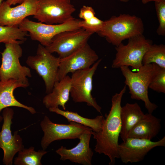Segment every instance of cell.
Returning a JSON list of instances; mask_svg holds the SVG:
<instances>
[{"label":"cell","instance_id":"4316f807","mask_svg":"<svg viewBox=\"0 0 165 165\" xmlns=\"http://www.w3.org/2000/svg\"><path fill=\"white\" fill-rule=\"evenodd\" d=\"M104 21L95 16L87 20H79V24L80 28L93 34L97 33L101 30Z\"/></svg>","mask_w":165,"mask_h":165},{"label":"cell","instance_id":"d6986e66","mask_svg":"<svg viewBox=\"0 0 165 165\" xmlns=\"http://www.w3.org/2000/svg\"><path fill=\"white\" fill-rule=\"evenodd\" d=\"M161 120L152 113L145 114V116L131 130L128 137L151 140L159 133L161 128Z\"/></svg>","mask_w":165,"mask_h":165},{"label":"cell","instance_id":"7a4b0ae2","mask_svg":"<svg viewBox=\"0 0 165 165\" xmlns=\"http://www.w3.org/2000/svg\"><path fill=\"white\" fill-rule=\"evenodd\" d=\"M144 26L141 18L135 15L120 14L104 21L97 33L109 43L117 46L126 39L143 34Z\"/></svg>","mask_w":165,"mask_h":165},{"label":"cell","instance_id":"4dcf8cb0","mask_svg":"<svg viewBox=\"0 0 165 165\" xmlns=\"http://www.w3.org/2000/svg\"><path fill=\"white\" fill-rule=\"evenodd\" d=\"M120 1L123 2H127L129 1V0H119Z\"/></svg>","mask_w":165,"mask_h":165},{"label":"cell","instance_id":"cb8c5ba5","mask_svg":"<svg viewBox=\"0 0 165 165\" xmlns=\"http://www.w3.org/2000/svg\"><path fill=\"white\" fill-rule=\"evenodd\" d=\"M155 63L165 68V46L152 44L145 53L142 60L143 64Z\"/></svg>","mask_w":165,"mask_h":165},{"label":"cell","instance_id":"484cf974","mask_svg":"<svg viewBox=\"0 0 165 165\" xmlns=\"http://www.w3.org/2000/svg\"><path fill=\"white\" fill-rule=\"evenodd\" d=\"M159 25L156 32L159 35H165V1L155 2Z\"/></svg>","mask_w":165,"mask_h":165},{"label":"cell","instance_id":"8992f818","mask_svg":"<svg viewBox=\"0 0 165 165\" xmlns=\"http://www.w3.org/2000/svg\"><path fill=\"white\" fill-rule=\"evenodd\" d=\"M98 59L90 68L72 73L70 95L75 103H86L101 114V107L91 94L93 77L101 61Z\"/></svg>","mask_w":165,"mask_h":165},{"label":"cell","instance_id":"2e32d148","mask_svg":"<svg viewBox=\"0 0 165 165\" xmlns=\"http://www.w3.org/2000/svg\"><path fill=\"white\" fill-rule=\"evenodd\" d=\"M92 132L91 130L82 134L78 138L79 142L72 148L67 149L61 146L57 149L56 152L60 156V159L83 165H92L94 152L90 143Z\"/></svg>","mask_w":165,"mask_h":165},{"label":"cell","instance_id":"e0dca14e","mask_svg":"<svg viewBox=\"0 0 165 165\" xmlns=\"http://www.w3.org/2000/svg\"><path fill=\"white\" fill-rule=\"evenodd\" d=\"M71 78L67 75L62 79L55 82L51 92L47 94L43 99V103L48 109L61 106L66 110L71 87Z\"/></svg>","mask_w":165,"mask_h":165},{"label":"cell","instance_id":"5bb4252c","mask_svg":"<svg viewBox=\"0 0 165 165\" xmlns=\"http://www.w3.org/2000/svg\"><path fill=\"white\" fill-rule=\"evenodd\" d=\"M99 57L87 42L64 58L60 59L57 79L59 81L78 70L91 67L98 60Z\"/></svg>","mask_w":165,"mask_h":165},{"label":"cell","instance_id":"6da1fadb","mask_svg":"<svg viewBox=\"0 0 165 165\" xmlns=\"http://www.w3.org/2000/svg\"><path fill=\"white\" fill-rule=\"evenodd\" d=\"M126 90L125 85L120 92L112 96L111 109L104 119L101 131L92 132V135L96 141L95 151L107 156L110 160V165H114L116 159L119 158L118 140L121 128V103Z\"/></svg>","mask_w":165,"mask_h":165},{"label":"cell","instance_id":"603a6c76","mask_svg":"<svg viewBox=\"0 0 165 165\" xmlns=\"http://www.w3.org/2000/svg\"><path fill=\"white\" fill-rule=\"evenodd\" d=\"M28 33L18 26L0 25V43H18L21 44L26 40V37L29 35Z\"/></svg>","mask_w":165,"mask_h":165},{"label":"cell","instance_id":"4fadbf2b","mask_svg":"<svg viewBox=\"0 0 165 165\" xmlns=\"http://www.w3.org/2000/svg\"><path fill=\"white\" fill-rule=\"evenodd\" d=\"M165 146V137L156 141L144 139L127 138L119 145V158L124 163H135L143 160L154 148Z\"/></svg>","mask_w":165,"mask_h":165},{"label":"cell","instance_id":"52a82bcc","mask_svg":"<svg viewBox=\"0 0 165 165\" xmlns=\"http://www.w3.org/2000/svg\"><path fill=\"white\" fill-rule=\"evenodd\" d=\"M60 58L53 56L45 47L38 45L36 55L28 57L27 65L35 70L43 79L46 93L51 92L55 82L58 81L57 75Z\"/></svg>","mask_w":165,"mask_h":165},{"label":"cell","instance_id":"30bf717a","mask_svg":"<svg viewBox=\"0 0 165 165\" xmlns=\"http://www.w3.org/2000/svg\"><path fill=\"white\" fill-rule=\"evenodd\" d=\"M38 7L34 17L47 24H61L73 18L75 9L71 0H38Z\"/></svg>","mask_w":165,"mask_h":165},{"label":"cell","instance_id":"ac0fdd59","mask_svg":"<svg viewBox=\"0 0 165 165\" xmlns=\"http://www.w3.org/2000/svg\"><path fill=\"white\" fill-rule=\"evenodd\" d=\"M28 86L13 79L0 81V113L6 108L14 106L25 109L33 114L35 113L36 111L33 108L21 103L14 95V91L16 89L20 87L26 88ZM3 120V117L0 115V122Z\"/></svg>","mask_w":165,"mask_h":165},{"label":"cell","instance_id":"44dd1931","mask_svg":"<svg viewBox=\"0 0 165 165\" xmlns=\"http://www.w3.org/2000/svg\"><path fill=\"white\" fill-rule=\"evenodd\" d=\"M49 111L61 115L65 118L68 122H74L91 128L93 131L98 132L101 131L104 119L102 115L97 116L94 119L83 117L76 112L62 110L58 107L51 108Z\"/></svg>","mask_w":165,"mask_h":165},{"label":"cell","instance_id":"7c38bea8","mask_svg":"<svg viewBox=\"0 0 165 165\" xmlns=\"http://www.w3.org/2000/svg\"><path fill=\"white\" fill-rule=\"evenodd\" d=\"M14 112L13 110L9 107L3 109L2 116L3 122L0 131V148L3 150V163L6 165H12L15 154L24 148L22 140L15 131L12 134L11 125L12 123Z\"/></svg>","mask_w":165,"mask_h":165},{"label":"cell","instance_id":"9c48e42d","mask_svg":"<svg viewBox=\"0 0 165 165\" xmlns=\"http://www.w3.org/2000/svg\"><path fill=\"white\" fill-rule=\"evenodd\" d=\"M40 125L44 132L41 146L45 150L54 141L78 139L82 134L92 130L90 128L72 122L68 124L54 123L46 116L44 117Z\"/></svg>","mask_w":165,"mask_h":165},{"label":"cell","instance_id":"1f68e13d","mask_svg":"<svg viewBox=\"0 0 165 165\" xmlns=\"http://www.w3.org/2000/svg\"><path fill=\"white\" fill-rule=\"evenodd\" d=\"M4 0H0V6L1 5L2 2L4 1Z\"/></svg>","mask_w":165,"mask_h":165},{"label":"cell","instance_id":"277c9868","mask_svg":"<svg viewBox=\"0 0 165 165\" xmlns=\"http://www.w3.org/2000/svg\"><path fill=\"white\" fill-rule=\"evenodd\" d=\"M128 39L127 45L122 43L115 49V58L112 61V68H120L123 66H131L138 70L143 65V56L152 44V41L146 39L143 34L132 37Z\"/></svg>","mask_w":165,"mask_h":165},{"label":"cell","instance_id":"7402d4cb","mask_svg":"<svg viewBox=\"0 0 165 165\" xmlns=\"http://www.w3.org/2000/svg\"><path fill=\"white\" fill-rule=\"evenodd\" d=\"M47 152L48 151L43 150L36 151L33 146L28 148H24L18 152L14 164L15 165H42V158Z\"/></svg>","mask_w":165,"mask_h":165},{"label":"cell","instance_id":"3957f363","mask_svg":"<svg viewBox=\"0 0 165 165\" xmlns=\"http://www.w3.org/2000/svg\"><path fill=\"white\" fill-rule=\"evenodd\" d=\"M120 68L125 78L124 83L128 87L131 98L142 101L148 113H152L158 107L150 101L148 94L153 71L152 64H143L136 73L132 72L127 66H123Z\"/></svg>","mask_w":165,"mask_h":165},{"label":"cell","instance_id":"ffe728a7","mask_svg":"<svg viewBox=\"0 0 165 165\" xmlns=\"http://www.w3.org/2000/svg\"><path fill=\"white\" fill-rule=\"evenodd\" d=\"M145 116L139 105L127 103L121 107L120 118L121 128L120 136L123 141L128 138L132 128Z\"/></svg>","mask_w":165,"mask_h":165},{"label":"cell","instance_id":"9a60e30c","mask_svg":"<svg viewBox=\"0 0 165 165\" xmlns=\"http://www.w3.org/2000/svg\"><path fill=\"white\" fill-rule=\"evenodd\" d=\"M38 7V0H26L14 7L4 1L0 6V25L18 26L27 17L34 16Z\"/></svg>","mask_w":165,"mask_h":165},{"label":"cell","instance_id":"ba28073f","mask_svg":"<svg viewBox=\"0 0 165 165\" xmlns=\"http://www.w3.org/2000/svg\"><path fill=\"white\" fill-rule=\"evenodd\" d=\"M79 20L73 17L62 24H50L33 21L26 18L18 26L28 32L32 40L39 42L46 47L51 43L53 38L57 35L63 32L81 28L79 26Z\"/></svg>","mask_w":165,"mask_h":165},{"label":"cell","instance_id":"83f0119b","mask_svg":"<svg viewBox=\"0 0 165 165\" xmlns=\"http://www.w3.org/2000/svg\"><path fill=\"white\" fill-rule=\"evenodd\" d=\"M95 16V12L90 6H83L80 9L79 17L83 20H88Z\"/></svg>","mask_w":165,"mask_h":165},{"label":"cell","instance_id":"f1b7e54d","mask_svg":"<svg viewBox=\"0 0 165 165\" xmlns=\"http://www.w3.org/2000/svg\"><path fill=\"white\" fill-rule=\"evenodd\" d=\"M26 0H6V2L10 6L15 5L17 4H20Z\"/></svg>","mask_w":165,"mask_h":165},{"label":"cell","instance_id":"d4e9b609","mask_svg":"<svg viewBox=\"0 0 165 165\" xmlns=\"http://www.w3.org/2000/svg\"><path fill=\"white\" fill-rule=\"evenodd\" d=\"M153 71L149 88L158 93H165V68L152 63Z\"/></svg>","mask_w":165,"mask_h":165},{"label":"cell","instance_id":"5b68a950","mask_svg":"<svg viewBox=\"0 0 165 165\" xmlns=\"http://www.w3.org/2000/svg\"><path fill=\"white\" fill-rule=\"evenodd\" d=\"M18 43L5 44V48L1 53L2 62L0 67V81L13 79L29 85L28 77L32 76L28 67L21 65L19 59L22 56V49Z\"/></svg>","mask_w":165,"mask_h":165},{"label":"cell","instance_id":"f546056e","mask_svg":"<svg viewBox=\"0 0 165 165\" xmlns=\"http://www.w3.org/2000/svg\"><path fill=\"white\" fill-rule=\"evenodd\" d=\"M163 1H165V0H141V2L143 4H145L150 2H157Z\"/></svg>","mask_w":165,"mask_h":165},{"label":"cell","instance_id":"8fae6325","mask_svg":"<svg viewBox=\"0 0 165 165\" xmlns=\"http://www.w3.org/2000/svg\"><path fill=\"white\" fill-rule=\"evenodd\" d=\"M93 34L82 28L63 32L55 36L45 47L50 53H56L60 59L63 58L87 42Z\"/></svg>","mask_w":165,"mask_h":165}]
</instances>
